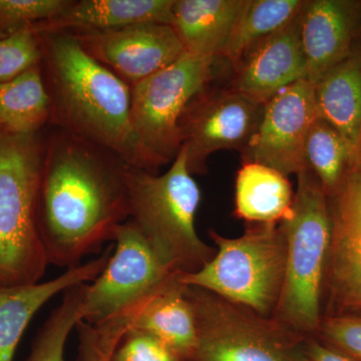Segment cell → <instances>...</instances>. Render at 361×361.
I'll use <instances>...</instances> for the list:
<instances>
[{
    "instance_id": "obj_1",
    "label": "cell",
    "mask_w": 361,
    "mask_h": 361,
    "mask_svg": "<svg viewBox=\"0 0 361 361\" xmlns=\"http://www.w3.org/2000/svg\"><path fill=\"white\" fill-rule=\"evenodd\" d=\"M128 164L61 129L44 148L37 228L49 265L71 268L130 219Z\"/></svg>"
},
{
    "instance_id": "obj_2",
    "label": "cell",
    "mask_w": 361,
    "mask_h": 361,
    "mask_svg": "<svg viewBox=\"0 0 361 361\" xmlns=\"http://www.w3.org/2000/svg\"><path fill=\"white\" fill-rule=\"evenodd\" d=\"M49 32L44 49L54 122L147 171L130 121V85L92 58L77 35Z\"/></svg>"
},
{
    "instance_id": "obj_3",
    "label": "cell",
    "mask_w": 361,
    "mask_h": 361,
    "mask_svg": "<svg viewBox=\"0 0 361 361\" xmlns=\"http://www.w3.org/2000/svg\"><path fill=\"white\" fill-rule=\"evenodd\" d=\"M127 185L130 219L168 267L192 273L213 258L215 249L199 237L195 226L202 195L184 149L163 175L128 165Z\"/></svg>"
},
{
    "instance_id": "obj_4",
    "label": "cell",
    "mask_w": 361,
    "mask_h": 361,
    "mask_svg": "<svg viewBox=\"0 0 361 361\" xmlns=\"http://www.w3.org/2000/svg\"><path fill=\"white\" fill-rule=\"evenodd\" d=\"M298 176L292 213L279 226L286 242L283 286L272 317L306 336L322 324L332 221L327 195L310 170Z\"/></svg>"
},
{
    "instance_id": "obj_5",
    "label": "cell",
    "mask_w": 361,
    "mask_h": 361,
    "mask_svg": "<svg viewBox=\"0 0 361 361\" xmlns=\"http://www.w3.org/2000/svg\"><path fill=\"white\" fill-rule=\"evenodd\" d=\"M44 147L0 130V287L39 283L49 262L37 228Z\"/></svg>"
},
{
    "instance_id": "obj_6",
    "label": "cell",
    "mask_w": 361,
    "mask_h": 361,
    "mask_svg": "<svg viewBox=\"0 0 361 361\" xmlns=\"http://www.w3.org/2000/svg\"><path fill=\"white\" fill-rule=\"evenodd\" d=\"M217 250L201 269L180 281L226 301L272 317L283 286L286 242L278 224L258 225L238 238L210 231Z\"/></svg>"
},
{
    "instance_id": "obj_7",
    "label": "cell",
    "mask_w": 361,
    "mask_h": 361,
    "mask_svg": "<svg viewBox=\"0 0 361 361\" xmlns=\"http://www.w3.org/2000/svg\"><path fill=\"white\" fill-rule=\"evenodd\" d=\"M214 63L215 59L185 51L170 66L130 85V121L149 172L179 153L183 116L212 80Z\"/></svg>"
},
{
    "instance_id": "obj_8",
    "label": "cell",
    "mask_w": 361,
    "mask_h": 361,
    "mask_svg": "<svg viewBox=\"0 0 361 361\" xmlns=\"http://www.w3.org/2000/svg\"><path fill=\"white\" fill-rule=\"evenodd\" d=\"M198 327L189 361H310L304 336L278 322L188 286Z\"/></svg>"
},
{
    "instance_id": "obj_9",
    "label": "cell",
    "mask_w": 361,
    "mask_h": 361,
    "mask_svg": "<svg viewBox=\"0 0 361 361\" xmlns=\"http://www.w3.org/2000/svg\"><path fill=\"white\" fill-rule=\"evenodd\" d=\"M115 251L106 267L85 285L80 320L97 325L134 310L149 298L178 271L157 255L137 225L129 219L118 226Z\"/></svg>"
},
{
    "instance_id": "obj_10",
    "label": "cell",
    "mask_w": 361,
    "mask_h": 361,
    "mask_svg": "<svg viewBox=\"0 0 361 361\" xmlns=\"http://www.w3.org/2000/svg\"><path fill=\"white\" fill-rule=\"evenodd\" d=\"M204 92L188 106L180 122L182 148L192 175L203 173L207 159L215 152L238 149L243 153L264 111L265 104L234 89Z\"/></svg>"
},
{
    "instance_id": "obj_11",
    "label": "cell",
    "mask_w": 361,
    "mask_h": 361,
    "mask_svg": "<svg viewBox=\"0 0 361 361\" xmlns=\"http://www.w3.org/2000/svg\"><path fill=\"white\" fill-rule=\"evenodd\" d=\"M318 118L315 85L301 80L265 104L262 118L248 146L244 163H257L285 176L306 170L305 144Z\"/></svg>"
},
{
    "instance_id": "obj_12",
    "label": "cell",
    "mask_w": 361,
    "mask_h": 361,
    "mask_svg": "<svg viewBox=\"0 0 361 361\" xmlns=\"http://www.w3.org/2000/svg\"><path fill=\"white\" fill-rule=\"evenodd\" d=\"M75 35L92 58L130 85L163 70L186 51L172 25L145 23Z\"/></svg>"
},
{
    "instance_id": "obj_13",
    "label": "cell",
    "mask_w": 361,
    "mask_h": 361,
    "mask_svg": "<svg viewBox=\"0 0 361 361\" xmlns=\"http://www.w3.org/2000/svg\"><path fill=\"white\" fill-rule=\"evenodd\" d=\"M332 221L326 281L341 310H361V166L332 194Z\"/></svg>"
},
{
    "instance_id": "obj_14",
    "label": "cell",
    "mask_w": 361,
    "mask_h": 361,
    "mask_svg": "<svg viewBox=\"0 0 361 361\" xmlns=\"http://www.w3.org/2000/svg\"><path fill=\"white\" fill-rule=\"evenodd\" d=\"M300 13L279 32L252 47L235 66L234 90L255 103L265 104L305 78Z\"/></svg>"
},
{
    "instance_id": "obj_15",
    "label": "cell",
    "mask_w": 361,
    "mask_h": 361,
    "mask_svg": "<svg viewBox=\"0 0 361 361\" xmlns=\"http://www.w3.org/2000/svg\"><path fill=\"white\" fill-rule=\"evenodd\" d=\"M360 6L353 0L306 1L300 13L306 80L315 85L353 54Z\"/></svg>"
},
{
    "instance_id": "obj_16",
    "label": "cell",
    "mask_w": 361,
    "mask_h": 361,
    "mask_svg": "<svg viewBox=\"0 0 361 361\" xmlns=\"http://www.w3.org/2000/svg\"><path fill=\"white\" fill-rule=\"evenodd\" d=\"M109 247L99 257L68 268L49 281L20 286L0 287V361H13L21 337L33 316L59 293L94 281L110 259Z\"/></svg>"
},
{
    "instance_id": "obj_17",
    "label": "cell",
    "mask_w": 361,
    "mask_h": 361,
    "mask_svg": "<svg viewBox=\"0 0 361 361\" xmlns=\"http://www.w3.org/2000/svg\"><path fill=\"white\" fill-rule=\"evenodd\" d=\"M175 276L147 299L135 316L132 329L160 339L184 361H189L198 341V327L188 286Z\"/></svg>"
},
{
    "instance_id": "obj_18",
    "label": "cell",
    "mask_w": 361,
    "mask_h": 361,
    "mask_svg": "<svg viewBox=\"0 0 361 361\" xmlns=\"http://www.w3.org/2000/svg\"><path fill=\"white\" fill-rule=\"evenodd\" d=\"M319 118L348 144L353 169L361 166V56L351 54L315 84Z\"/></svg>"
},
{
    "instance_id": "obj_19",
    "label": "cell",
    "mask_w": 361,
    "mask_h": 361,
    "mask_svg": "<svg viewBox=\"0 0 361 361\" xmlns=\"http://www.w3.org/2000/svg\"><path fill=\"white\" fill-rule=\"evenodd\" d=\"M247 0H176L173 28L185 51L223 56Z\"/></svg>"
},
{
    "instance_id": "obj_20",
    "label": "cell",
    "mask_w": 361,
    "mask_h": 361,
    "mask_svg": "<svg viewBox=\"0 0 361 361\" xmlns=\"http://www.w3.org/2000/svg\"><path fill=\"white\" fill-rule=\"evenodd\" d=\"M176 0H80L42 26L45 32L65 28L114 30L145 23L172 25Z\"/></svg>"
},
{
    "instance_id": "obj_21",
    "label": "cell",
    "mask_w": 361,
    "mask_h": 361,
    "mask_svg": "<svg viewBox=\"0 0 361 361\" xmlns=\"http://www.w3.org/2000/svg\"><path fill=\"white\" fill-rule=\"evenodd\" d=\"M294 194L287 176L257 163H244L235 184V215L258 225L278 224L292 213Z\"/></svg>"
},
{
    "instance_id": "obj_22",
    "label": "cell",
    "mask_w": 361,
    "mask_h": 361,
    "mask_svg": "<svg viewBox=\"0 0 361 361\" xmlns=\"http://www.w3.org/2000/svg\"><path fill=\"white\" fill-rule=\"evenodd\" d=\"M51 116V99L37 66L0 84V130L37 134Z\"/></svg>"
},
{
    "instance_id": "obj_23",
    "label": "cell",
    "mask_w": 361,
    "mask_h": 361,
    "mask_svg": "<svg viewBox=\"0 0 361 361\" xmlns=\"http://www.w3.org/2000/svg\"><path fill=\"white\" fill-rule=\"evenodd\" d=\"M305 4L304 0H247L223 58L236 66L258 42L289 25Z\"/></svg>"
},
{
    "instance_id": "obj_24",
    "label": "cell",
    "mask_w": 361,
    "mask_h": 361,
    "mask_svg": "<svg viewBox=\"0 0 361 361\" xmlns=\"http://www.w3.org/2000/svg\"><path fill=\"white\" fill-rule=\"evenodd\" d=\"M304 154L307 168L317 178L327 197L336 193L353 170L348 144L331 125L319 116L308 132Z\"/></svg>"
},
{
    "instance_id": "obj_25",
    "label": "cell",
    "mask_w": 361,
    "mask_h": 361,
    "mask_svg": "<svg viewBox=\"0 0 361 361\" xmlns=\"http://www.w3.org/2000/svg\"><path fill=\"white\" fill-rule=\"evenodd\" d=\"M85 285L73 287L63 293V301L42 325L25 361H68L66 344L71 330L80 322Z\"/></svg>"
},
{
    "instance_id": "obj_26",
    "label": "cell",
    "mask_w": 361,
    "mask_h": 361,
    "mask_svg": "<svg viewBox=\"0 0 361 361\" xmlns=\"http://www.w3.org/2000/svg\"><path fill=\"white\" fill-rule=\"evenodd\" d=\"M142 305L102 324L78 322L75 325L78 345L75 361H113L116 346L132 327Z\"/></svg>"
},
{
    "instance_id": "obj_27",
    "label": "cell",
    "mask_w": 361,
    "mask_h": 361,
    "mask_svg": "<svg viewBox=\"0 0 361 361\" xmlns=\"http://www.w3.org/2000/svg\"><path fill=\"white\" fill-rule=\"evenodd\" d=\"M42 59V51L35 30L23 26L14 30L0 39V84L39 66Z\"/></svg>"
},
{
    "instance_id": "obj_28",
    "label": "cell",
    "mask_w": 361,
    "mask_h": 361,
    "mask_svg": "<svg viewBox=\"0 0 361 361\" xmlns=\"http://www.w3.org/2000/svg\"><path fill=\"white\" fill-rule=\"evenodd\" d=\"M66 0H0V25L28 26L33 21H51L65 13Z\"/></svg>"
},
{
    "instance_id": "obj_29",
    "label": "cell",
    "mask_w": 361,
    "mask_h": 361,
    "mask_svg": "<svg viewBox=\"0 0 361 361\" xmlns=\"http://www.w3.org/2000/svg\"><path fill=\"white\" fill-rule=\"evenodd\" d=\"M113 361H184L160 339L130 329L116 346Z\"/></svg>"
},
{
    "instance_id": "obj_30",
    "label": "cell",
    "mask_w": 361,
    "mask_h": 361,
    "mask_svg": "<svg viewBox=\"0 0 361 361\" xmlns=\"http://www.w3.org/2000/svg\"><path fill=\"white\" fill-rule=\"evenodd\" d=\"M319 330L327 341L361 361V315L331 316L322 320Z\"/></svg>"
},
{
    "instance_id": "obj_31",
    "label": "cell",
    "mask_w": 361,
    "mask_h": 361,
    "mask_svg": "<svg viewBox=\"0 0 361 361\" xmlns=\"http://www.w3.org/2000/svg\"><path fill=\"white\" fill-rule=\"evenodd\" d=\"M310 361H355L348 357V356L325 348L316 341H311L308 346H306Z\"/></svg>"
}]
</instances>
